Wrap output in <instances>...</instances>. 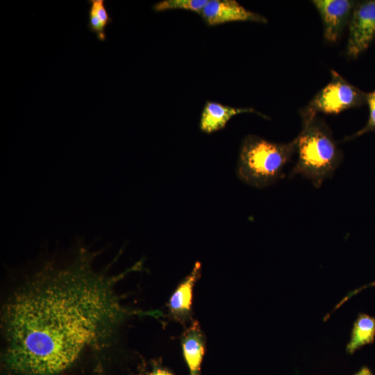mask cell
Returning a JSON list of instances; mask_svg holds the SVG:
<instances>
[{"instance_id": "7", "label": "cell", "mask_w": 375, "mask_h": 375, "mask_svg": "<svg viewBox=\"0 0 375 375\" xmlns=\"http://www.w3.org/2000/svg\"><path fill=\"white\" fill-rule=\"evenodd\" d=\"M200 15L211 26L234 22L267 23L265 17L247 9L235 0H208Z\"/></svg>"}, {"instance_id": "10", "label": "cell", "mask_w": 375, "mask_h": 375, "mask_svg": "<svg viewBox=\"0 0 375 375\" xmlns=\"http://www.w3.org/2000/svg\"><path fill=\"white\" fill-rule=\"evenodd\" d=\"M181 345L183 357L189 369V375H200L206 342L197 322H194L185 330L182 336Z\"/></svg>"}, {"instance_id": "6", "label": "cell", "mask_w": 375, "mask_h": 375, "mask_svg": "<svg viewBox=\"0 0 375 375\" xmlns=\"http://www.w3.org/2000/svg\"><path fill=\"white\" fill-rule=\"evenodd\" d=\"M312 3L321 17L325 41L337 42L349 24L356 3L351 0H314Z\"/></svg>"}, {"instance_id": "3", "label": "cell", "mask_w": 375, "mask_h": 375, "mask_svg": "<svg viewBox=\"0 0 375 375\" xmlns=\"http://www.w3.org/2000/svg\"><path fill=\"white\" fill-rule=\"evenodd\" d=\"M296 153V138L290 142L277 143L249 135L240 147L238 176L252 187L267 188L285 176V167Z\"/></svg>"}, {"instance_id": "2", "label": "cell", "mask_w": 375, "mask_h": 375, "mask_svg": "<svg viewBox=\"0 0 375 375\" xmlns=\"http://www.w3.org/2000/svg\"><path fill=\"white\" fill-rule=\"evenodd\" d=\"M296 140L297 160L290 176L299 174L319 188L333 175L342 159L331 131L322 119L315 117L302 124Z\"/></svg>"}, {"instance_id": "13", "label": "cell", "mask_w": 375, "mask_h": 375, "mask_svg": "<svg viewBox=\"0 0 375 375\" xmlns=\"http://www.w3.org/2000/svg\"><path fill=\"white\" fill-rule=\"evenodd\" d=\"M369 106V115L366 125L352 135L346 137L343 141L354 139L369 131H375V90L367 93V102Z\"/></svg>"}, {"instance_id": "12", "label": "cell", "mask_w": 375, "mask_h": 375, "mask_svg": "<svg viewBox=\"0 0 375 375\" xmlns=\"http://www.w3.org/2000/svg\"><path fill=\"white\" fill-rule=\"evenodd\" d=\"M208 0H163L155 3L152 8L156 12L169 10H185L200 15Z\"/></svg>"}, {"instance_id": "9", "label": "cell", "mask_w": 375, "mask_h": 375, "mask_svg": "<svg viewBox=\"0 0 375 375\" xmlns=\"http://www.w3.org/2000/svg\"><path fill=\"white\" fill-rule=\"evenodd\" d=\"M201 265L197 262L188 276L179 284L171 296L168 306L171 315L177 320L184 322L190 315L193 288L201 276Z\"/></svg>"}, {"instance_id": "16", "label": "cell", "mask_w": 375, "mask_h": 375, "mask_svg": "<svg viewBox=\"0 0 375 375\" xmlns=\"http://www.w3.org/2000/svg\"><path fill=\"white\" fill-rule=\"evenodd\" d=\"M371 286H375V281L373 282V283H371L367 285H365L363 287H362L361 288H358L350 293H349V294H347L335 307V308L333 309V311L335 310L337 308H338L341 305L343 304V303H344L346 301H347L348 299H349V298H351L352 296L355 295L356 294H357L358 292H359L360 291H361L362 289H365V288H369V287H371Z\"/></svg>"}, {"instance_id": "14", "label": "cell", "mask_w": 375, "mask_h": 375, "mask_svg": "<svg viewBox=\"0 0 375 375\" xmlns=\"http://www.w3.org/2000/svg\"><path fill=\"white\" fill-rule=\"evenodd\" d=\"M106 26L90 6L88 10V24L87 27L90 31L96 34L97 39L101 42H103L106 39L105 31Z\"/></svg>"}, {"instance_id": "4", "label": "cell", "mask_w": 375, "mask_h": 375, "mask_svg": "<svg viewBox=\"0 0 375 375\" xmlns=\"http://www.w3.org/2000/svg\"><path fill=\"white\" fill-rule=\"evenodd\" d=\"M331 79L311 101L300 110L302 124L312 121L317 115H338L367 102V93L347 81L337 72L331 70Z\"/></svg>"}, {"instance_id": "17", "label": "cell", "mask_w": 375, "mask_h": 375, "mask_svg": "<svg viewBox=\"0 0 375 375\" xmlns=\"http://www.w3.org/2000/svg\"><path fill=\"white\" fill-rule=\"evenodd\" d=\"M149 375H174L172 373L165 369L155 367Z\"/></svg>"}, {"instance_id": "11", "label": "cell", "mask_w": 375, "mask_h": 375, "mask_svg": "<svg viewBox=\"0 0 375 375\" xmlns=\"http://www.w3.org/2000/svg\"><path fill=\"white\" fill-rule=\"evenodd\" d=\"M375 339V317L360 313L356 319L346 351L353 354L362 347L374 342Z\"/></svg>"}, {"instance_id": "15", "label": "cell", "mask_w": 375, "mask_h": 375, "mask_svg": "<svg viewBox=\"0 0 375 375\" xmlns=\"http://www.w3.org/2000/svg\"><path fill=\"white\" fill-rule=\"evenodd\" d=\"M104 0H89L88 3L90 6L94 10L99 19L106 25L112 22L111 17L109 15L105 4Z\"/></svg>"}, {"instance_id": "18", "label": "cell", "mask_w": 375, "mask_h": 375, "mask_svg": "<svg viewBox=\"0 0 375 375\" xmlns=\"http://www.w3.org/2000/svg\"><path fill=\"white\" fill-rule=\"evenodd\" d=\"M353 375H374V374L369 368L365 366Z\"/></svg>"}, {"instance_id": "8", "label": "cell", "mask_w": 375, "mask_h": 375, "mask_svg": "<svg viewBox=\"0 0 375 375\" xmlns=\"http://www.w3.org/2000/svg\"><path fill=\"white\" fill-rule=\"evenodd\" d=\"M245 112L256 113L265 118L252 108H235L216 101H208L203 108L200 118V128L206 133H212L224 128L234 116Z\"/></svg>"}, {"instance_id": "1", "label": "cell", "mask_w": 375, "mask_h": 375, "mask_svg": "<svg viewBox=\"0 0 375 375\" xmlns=\"http://www.w3.org/2000/svg\"><path fill=\"white\" fill-rule=\"evenodd\" d=\"M110 279L81 260L45 269L16 290L1 315L4 362L17 375H58L110 340L131 312Z\"/></svg>"}, {"instance_id": "5", "label": "cell", "mask_w": 375, "mask_h": 375, "mask_svg": "<svg viewBox=\"0 0 375 375\" xmlns=\"http://www.w3.org/2000/svg\"><path fill=\"white\" fill-rule=\"evenodd\" d=\"M375 38V0L356 3L349 22L346 48L348 58L356 59Z\"/></svg>"}]
</instances>
